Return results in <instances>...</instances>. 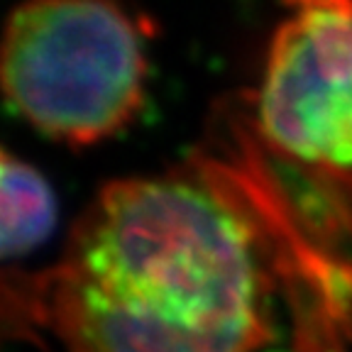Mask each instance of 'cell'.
Returning a JSON list of instances; mask_svg holds the SVG:
<instances>
[{"instance_id": "cell-1", "label": "cell", "mask_w": 352, "mask_h": 352, "mask_svg": "<svg viewBox=\"0 0 352 352\" xmlns=\"http://www.w3.org/2000/svg\"><path fill=\"white\" fill-rule=\"evenodd\" d=\"M267 220L226 157L100 186L39 279L64 352H254L270 340Z\"/></svg>"}, {"instance_id": "cell-2", "label": "cell", "mask_w": 352, "mask_h": 352, "mask_svg": "<svg viewBox=\"0 0 352 352\" xmlns=\"http://www.w3.org/2000/svg\"><path fill=\"white\" fill-rule=\"evenodd\" d=\"M0 96L54 142L118 138L147 96L138 17L118 0H22L0 30Z\"/></svg>"}, {"instance_id": "cell-4", "label": "cell", "mask_w": 352, "mask_h": 352, "mask_svg": "<svg viewBox=\"0 0 352 352\" xmlns=\"http://www.w3.org/2000/svg\"><path fill=\"white\" fill-rule=\"evenodd\" d=\"M54 226L56 198L50 182L0 144V262L37 250Z\"/></svg>"}, {"instance_id": "cell-5", "label": "cell", "mask_w": 352, "mask_h": 352, "mask_svg": "<svg viewBox=\"0 0 352 352\" xmlns=\"http://www.w3.org/2000/svg\"><path fill=\"white\" fill-rule=\"evenodd\" d=\"M294 164V162H292ZM298 166V164H296ZM308 176L318 191L320 215H325V223H336L338 240L352 242V174H340V171H323V169H306L298 166ZM328 262L330 279L340 294V303L352 301V257L342 254H330L320 250Z\"/></svg>"}, {"instance_id": "cell-3", "label": "cell", "mask_w": 352, "mask_h": 352, "mask_svg": "<svg viewBox=\"0 0 352 352\" xmlns=\"http://www.w3.org/2000/svg\"><path fill=\"white\" fill-rule=\"evenodd\" d=\"M257 91L272 154L352 174V0H284Z\"/></svg>"}]
</instances>
